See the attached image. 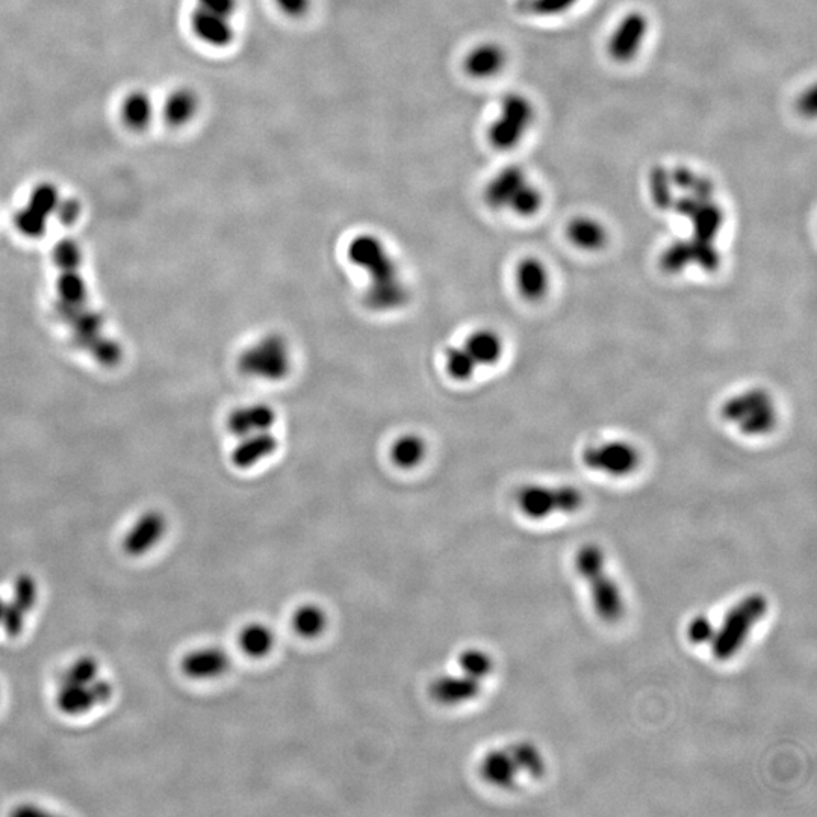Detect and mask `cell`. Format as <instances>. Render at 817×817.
<instances>
[{
  "label": "cell",
  "instance_id": "1",
  "mask_svg": "<svg viewBox=\"0 0 817 817\" xmlns=\"http://www.w3.org/2000/svg\"><path fill=\"white\" fill-rule=\"evenodd\" d=\"M53 261L60 270L56 279V317L67 327L76 347L103 367H115L122 361V347L106 336L102 318L90 305L82 276L81 247L70 238L61 240L53 250Z\"/></svg>",
  "mask_w": 817,
  "mask_h": 817
},
{
  "label": "cell",
  "instance_id": "2",
  "mask_svg": "<svg viewBox=\"0 0 817 817\" xmlns=\"http://www.w3.org/2000/svg\"><path fill=\"white\" fill-rule=\"evenodd\" d=\"M347 256L370 279L364 294L368 309L385 314L407 305L411 299V289L382 238L373 233H359L348 244Z\"/></svg>",
  "mask_w": 817,
  "mask_h": 817
},
{
  "label": "cell",
  "instance_id": "3",
  "mask_svg": "<svg viewBox=\"0 0 817 817\" xmlns=\"http://www.w3.org/2000/svg\"><path fill=\"white\" fill-rule=\"evenodd\" d=\"M719 417L743 438L765 439L780 426V404L765 386H748L722 401Z\"/></svg>",
  "mask_w": 817,
  "mask_h": 817
},
{
  "label": "cell",
  "instance_id": "4",
  "mask_svg": "<svg viewBox=\"0 0 817 817\" xmlns=\"http://www.w3.org/2000/svg\"><path fill=\"white\" fill-rule=\"evenodd\" d=\"M483 202L492 211L509 212L518 218H533L545 205L544 191L519 165H507L492 174L483 188Z\"/></svg>",
  "mask_w": 817,
  "mask_h": 817
},
{
  "label": "cell",
  "instance_id": "5",
  "mask_svg": "<svg viewBox=\"0 0 817 817\" xmlns=\"http://www.w3.org/2000/svg\"><path fill=\"white\" fill-rule=\"evenodd\" d=\"M240 0H194L190 29L203 46L215 50L232 47L238 38Z\"/></svg>",
  "mask_w": 817,
  "mask_h": 817
},
{
  "label": "cell",
  "instance_id": "6",
  "mask_svg": "<svg viewBox=\"0 0 817 817\" xmlns=\"http://www.w3.org/2000/svg\"><path fill=\"white\" fill-rule=\"evenodd\" d=\"M536 108L527 94L510 91L498 102L497 114L486 128V141L498 152H510L521 146L532 131Z\"/></svg>",
  "mask_w": 817,
  "mask_h": 817
},
{
  "label": "cell",
  "instance_id": "7",
  "mask_svg": "<svg viewBox=\"0 0 817 817\" xmlns=\"http://www.w3.org/2000/svg\"><path fill=\"white\" fill-rule=\"evenodd\" d=\"M577 571L591 585L595 612L604 622H618L624 615V600L616 581L607 574L606 557L597 545H585L575 559Z\"/></svg>",
  "mask_w": 817,
  "mask_h": 817
},
{
  "label": "cell",
  "instance_id": "8",
  "mask_svg": "<svg viewBox=\"0 0 817 817\" xmlns=\"http://www.w3.org/2000/svg\"><path fill=\"white\" fill-rule=\"evenodd\" d=\"M238 368L250 379L279 382L291 373L293 350L285 336L268 333L241 353Z\"/></svg>",
  "mask_w": 817,
  "mask_h": 817
},
{
  "label": "cell",
  "instance_id": "9",
  "mask_svg": "<svg viewBox=\"0 0 817 817\" xmlns=\"http://www.w3.org/2000/svg\"><path fill=\"white\" fill-rule=\"evenodd\" d=\"M768 606L766 597L752 594L743 598L728 612L712 639V651L716 660L727 662L742 650L752 628L768 613Z\"/></svg>",
  "mask_w": 817,
  "mask_h": 817
},
{
  "label": "cell",
  "instance_id": "10",
  "mask_svg": "<svg viewBox=\"0 0 817 817\" xmlns=\"http://www.w3.org/2000/svg\"><path fill=\"white\" fill-rule=\"evenodd\" d=\"M581 462L586 470L603 476L622 479L639 470L642 453L630 439L603 438L591 441L581 450Z\"/></svg>",
  "mask_w": 817,
  "mask_h": 817
},
{
  "label": "cell",
  "instance_id": "11",
  "mask_svg": "<svg viewBox=\"0 0 817 817\" xmlns=\"http://www.w3.org/2000/svg\"><path fill=\"white\" fill-rule=\"evenodd\" d=\"M516 506L527 518L541 521L554 513H575L585 506V495L574 486L525 485L516 494Z\"/></svg>",
  "mask_w": 817,
  "mask_h": 817
},
{
  "label": "cell",
  "instance_id": "12",
  "mask_svg": "<svg viewBox=\"0 0 817 817\" xmlns=\"http://www.w3.org/2000/svg\"><path fill=\"white\" fill-rule=\"evenodd\" d=\"M650 35V17L644 11L625 13L607 38L606 49L610 60L628 64L636 60Z\"/></svg>",
  "mask_w": 817,
  "mask_h": 817
},
{
  "label": "cell",
  "instance_id": "13",
  "mask_svg": "<svg viewBox=\"0 0 817 817\" xmlns=\"http://www.w3.org/2000/svg\"><path fill=\"white\" fill-rule=\"evenodd\" d=\"M61 194L50 182L35 185L29 194L28 203L19 209L14 218L17 230L28 238H38L46 232L49 218L55 215L60 205Z\"/></svg>",
  "mask_w": 817,
  "mask_h": 817
},
{
  "label": "cell",
  "instance_id": "14",
  "mask_svg": "<svg viewBox=\"0 0 817 817\" xmlns=\"http://www.w3.org/2000/svg\"><path fill=\"white\" fill-rule=\"evenodd\" d=\"M112 695H114L112 684L99 677L90 684H58L55 703L64 715L81 716L108 703Z\"/></svg>",
  "mask_w": 817,
  "mask_h": 817
},
{
  "label": "cell",
  "instance_id": "15",
  "mask_svg": "<svg viewBox=\"0 0 817 817\" xmlns=\"http://www.w3.org/2000/svg\"><path fill=\"white\" fill-rule=\"evenodd\" d=\"M509 63V53L503 44L483 40L466 50L462 70L473 81H492L500 76Z\"/></svg>",
  "mask_w": 817,
  "mask_h": 817
},
{
  "label": "cell",
  "instance_id": "16",
  "mask_svg": "<svg viewBox=\"0 0 817 817\" xmlns=\"http://www.w3.org/2000/svg\"><path fill=\"white\" fill-rule=\"evenodd\" d=\"M515 288L524 302L541 303L550 296L553 273L547 262L538 256H525L515 267Z\"/></svg>",
  "mask_w": 817,
  "mask_h": 817
},
{
  "label": "cell",
  "instance_id": "17",
  "mask_svg": "<svg viewBox=\"0 0 817 817\" xmlns=\"http://www.w3.org/2000/svg\"><path fill=\"white\" fill-rule=\"evenodd\" d=\"M167 529L168 522L164 513L147 510L138 516L123 538V551L131 557L146 556L164 539Z\"/></svg>",
  "mask_w": 817,
  "mask_h": 817
},
{
  "label": "cell",
  "instance_id": "18",
  "mask_svg": "<svg viewBox=\"0 0 817 817\" xmlns=\"http://www.w3.org/2000/svg\"><path fill=\"white\" fill-rule=\"evenodd\" d=\"M565 237L575 250L595 255L607 249L610 232L606 224L594 215H577L565 227Z\"/></svg>",
  "mask_w": 817,
  "mask_h": 817
},
{
  "label": "cell",
  "instance_id": "19",
  "mask_svg": "<svg viewBox=\"0 0 817 817\" xmlns=\"http://www.w3.org/2000/svg\"><path fill=\"white\" fill-rule=\"evenodd\" d=\"M482 693V681L462 674L441 675L430 684V696L441 706L454 707L470 703Z\"/></svg>",
  "mask_w": 817,
  "mask_h": 817
},
{
  "label": "cell",
  "instance_id": "20",
  "mask_svg": "<svg viewBox=\"0 0 817 817\" xmlns=\"http://www.w3.org/2000/svg\"><path fill=\"white\" fill-rule=\"evenodd\" d=\"M230 668V656L220 647H203L185 654L181 662L184 675L191 680H215Z\"/></svg>",
  "mask_w": 817,
  "mask_h": 817
},
{
  "label": "cell",
  "instance_id": "21",
  "mask_svg": "<svg viewBox=\"0 0 817 817\" xmlns=\"http://www.w3.org/2000/svg\"><path fill=\"white\" fill-rule=\"evenodd\" d=\"M277 415L270 404L252 403L240 406L227 418V427L237 438L273 430Z\"/></svg>",
  "mask_w": 817,
  "mask_h": 817
},
{
  "label": "cell",
  "instance_id": "22",
  "mask_svg": "<svg viewBox=\"0 0 817 817\" xmlns=\"http://www.w3.org/2000/svg\"><path fill=\"white\" fill-rule=\"evenodd\" d=\"M462 345L479 370L500 364L506 352V342L503 336L497 330L488 329V327L471 332L466 336Z\"/></svg>",
  "mask_w": 817,
  "mask_h": 817
},
{
  "label": "cell",
  "instance_id": "23",
  "mask_svg": "<svg viewBox=\"0 0 817 817\" xmlns=\"http://www.w3.org/2000/svg\"><path fill=\"white\" fill-rule=\"evenodd\" d=\"M277 448H279V439L276 438L273 430L244 436L240 438L237 447L233 448L232 463L240 470H250L253 466L273 456Z\"/></svg>",
  "mask_w": 817,
  "mask_h": 817
},
{
  "label": "cell",
  "instance_id": "24",
  "mask_svg": "<svg viewBox=\"0 0 817 817\" xmlns=\"http://www.w3.org/2000/svg\"><path fill=\"white\" fill-rule=\"evenodd\" d=\"M200 96L190 87H178L171 91L162 106L165 122L173 128L190 125L200 112Z\"/></svg>",
  "mask_w": 817,
  "mask_h": 817
},
{
  "label": "cell",
  "instance_id": "25",
  "mask_svg": "<svg viewBox=\"0 0 817 817\" xmlns=\"http://www.w3.org/2000/svg\"><path fill=\"white\" fill-rule=\"evenodd\" d=\"M483 780L498 789H512L521 774L509 749H494L483 757L480 763Z\"/></svg>",
  "mask_w": 817,
  "mask_h": 817
},
{
  "label": "cell",
  "instance_id": "26",
  "mask_svg": "<svg viewBox=\"0 0 817 817\" xmlns=\"http://www.w3.org/2000/svg\"><path fill=\"white\" fill-rule=\"evenodd\" d=\"M153 115H155L153 100L146 91L135 90L126 94L120 106V117L126 128L137 132L146 131L152 123Z\"/></svg>",
  "mask_w": 817,
  "mask_h": 817
},
{
  "label": "cell",
  "instance_id": "27",
  "mask_svg": "<svg viewBox=\"0 0 817 817\" xmlns=\"http://www.w3.org/2000/svg\"><path fill=\"white\" fill-rule=\"evenodd\" d=\"M241 651L252 659H262L273 651L276 644L274 631L262 622L247 624L238 636Z\"/></svg>",
  "mask_w": 817,
  "mask_h": 817
},
{
  "label": "cell",
  "instance_id": "28",
  "mask_svg": "<svg viewBox=\"0 0 817 817\" xmlns=\"http://www.w3.org/2000/svg\"><path fill=\"white\" fill-rule=\"evenodd\" d=\"M427 445L421 436L414 433L395 439L391 447V459L401 470H414L426 459Z\"/></svg>",
  "mask_w": 817,
  "mask_h": 817
},
{
  "label": "cell",
  "instance_id": "29",
  "mask_svg": "<svg viewBox=\"0 0 817 817\" xmlns=\"http://www.w3.org/2000/svg\"><path fill=\"white\" fill-rule=\"evenodd\" d=\"M327 624V613L317 604H303L291 618L293 630L303 639H317L326 631Z\"/></svg>",
  "mask_w": 817,
  "mask_h": 817
},
{
  "label": "cell",
  "instance_id": "30",
  "mask_svg": "<svg viewBox=\"0 0 817 817\" xmlns=\"http://www.w3.org/2000/svg\"><path fill=\"white\" fill-rule=\"evenodd\" d=\"M581 0H518L516 10L524 16L559 17L577 8Z\"/></svg>",
  "mask_w": 817,
  "mask_h": 817
},
{
  "label": "cell",
  "instance_id": "31",
  "mask_svg": "<svg viewBox=\"0 0 817 817\" xmlns=\"http://www.w3.org/2000/svg\"><path fill=\"white\" fill-rule=\"evenodd\" d=\"M507 749L518 765L519 772H524L532 778L544 777L547 766H545L541 751L533 743L519 742Z\"/></svg>",
  "mask_w": 817,
  "mask_h": 817
},
{
  "label": "cell",
  "instance_id": "32",
  "mask_svg": "<svg viewBox=\"0 0 817 817\" xmlns=\"http://www.w3.org/2000/svg\"><path fill=\"white\" fill-rule=\"evenodd\" d=\"M445 368L448 376L456 382H470L479 371L462 344L448 348L445 353Z\"/></svg>",
  "mask_w": 817,
  "mask_h": 817
},
{
  "label": "cell",
  "instance_id": "33",
  "mask_svg": "<svg viewBox=\"0 0 817 817\" xmlns=\"http://www.w3.org/2000/svg\"><path fill=\"white\" fill-rule=\"evenodd\" d=\"M11 604L29 615L38 603V583L31 574H19L13 583Z\"/></svg>",
  "mask_w": 817,
  "mask_h": 817
},
{
  "label": "cell",
  "instance_id": "34",
  "mask_svg": "<svg viewBox=\"0 0 817 817\" xmlns=\"http://www.w3.org/2000/svg\"><path fill=\"white\" fill-rule=\"evenodd\" d=\"M460 672L468 675V677L476 678L482 681L483 678L488 677L494 669V660L486 651L479 650V648H470L460 653L459 660Z\"/></svg>",
  "mask_w": 817,
  "mask_h": 817
},
{
  "label": "cell",
  "instance_id": "35",
  "mask_svg": "<svg viewBox=\"0 0 817 817\" xmlns=\"http://www.w3.org/2000/svg\"><path fill=\"white\" fill-rule=\"evenodd\" d=\"M100 665L94 657L82 656L76 659L61 675L60 683L90 684L99 678Z\"/></svg>",
  "mask_w": 817,
  "mask_h": 817
},
{
  "label": "cell",
  "instance_id": "36",
  "mask_svg": "<svg viewBox=\"0 0 817 817\" xmlns=\"http://www.w3.org/2000/svg\"><path fill=\"white\" fill-rule=\"evenodd\" d=\"M276 10L289 20H303L311 14L314 0H271Z\"/></svg>",
  "mask_w": 817,
  "mask_h": 817
},
{
  "label": "cell",
  "instance_id": "37",
  "mask_svg": "<svg viewBox=\"0 0 817 817\" xmlns=\"http://www.w3.org/2000/svg\"><path fill=\"white\" fill-rule=\"evenodd\" d=\"M715 633V627H713L712 622H710V619L706 618V616H696V618L690 622L689 628H687V636H689L690 642L696 645L712 642Z\"/></svg>",
  "mask_w": 817,
  "mask_h": 817
},
{
  "label": "cell",
  "instance_id": "38",
  "mask_svg": "<svg viewBox=\"0 0 817 817\" xmlns=\"http://www.w3.org/2000/svg\"><path fill=\"white\" fill-rule=\"evenodd\" d=\"M55 215L58 217V220L66 224V226L67 224H73L78 220L79 215H81V203L76 199H63V197H61L60 205L56 208Z\"/></svg>",
  "mask_w": 817,
  "mask_h": 817
},
{
  "label": "cell",
  "instance_id": "39",
  "mask_svg": "<svg viewBox=\"0 0 817 817\" xmlns=\"http://www.w3.org/2000/svg\"><path fill=\"white\" fill-rule=\"evenodd\" d=\"M799 108H801L802 114L813 117L814 111H816V91H814V88H810V90L802 94L801 99H799Z\"/></svg>",
  "mask_w": 817,
  "mask_h": 817
},
{
  "label": "cell",
  "instance_id": "40",
  "mask_svg": "<svg viewBox=\"0 0 817 817\" xmlns=\"http://www.w3.org/2000/svg\"><path fill=\"white\" fill-rule=\"evenodd\" d=\"M5 604H7V600H4V598L0 597V622H2V616H4Z\"/></svg>",
  "mask_w": 817,
  "mask_h": 817
}]
</instances>
